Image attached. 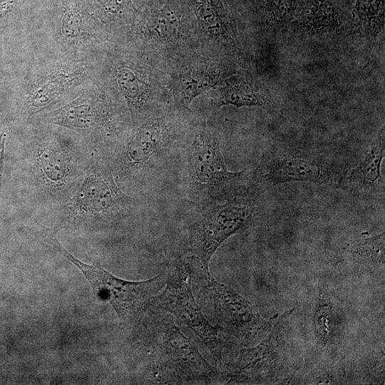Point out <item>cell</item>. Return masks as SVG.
I'll return each mask as SVG.
<instances>
[{
    "instance_id": "cell-1",
    "label": "cell",
    "mask_w": 385,
    "mask_h": 385,
    "mask_svg": "<svg viewBox=\"0 0 385 385\" xmlns=\"http://www.w3.org/2000/svg\"><path fill=\"white\" fill-rule=\"evenodd\" d=\"M145 323V341L157 381L189 384L225 382L222 372L205 361L173 317L151 312Z\"/></svg>"
},
{
    "instance_id": "cell-2",
    "label": "cell",
    "mask_w": 385,
    "mask_h": 385,
    "mask_svg": "<svg viewBox=\"0 0 385 385\" xmlns=\"http://www.w3.org/2000/svg\"><path fill=\"white\" fill-rule=\"evenodd\" d=\"M29 153L31 185L60 205L76 192L92 160L80 143L53 131L31 138Z\"/></svg>"
},
{
    "instance_id": "cell-3",
    "label": "cell",
    "mask_w": 385,
    "mask_h": 385,
    "mask_svg": "<svg viewBox=\"0 0 385 385\" xmlns=\"http://www.w3.org/2000/svg\"><path fill=\"white\" fill-rule=\"evenodd\" d=\"M185 260L199 299L223 331L235 337L244 347L257 344L270 332L279 315L262 317L244 297L215 279L208 267L192 256Z\"/></svg>"
},
{
    "instance_id": "cell-4",
    "label": "cell",
    "mask_w": 385,
    "mask_h": 385,
    "mask_svg": "<svg viewBox=\"0 0 385 385\" xmlns=\"http://www.w3.org/2000/svg\"><path fill=\"white\" fill-rule=\"evenodd\" d=\"M45 241L83 274L99 300L112 306L122 330L133 329L141 324L154 298L165 287L166 274L144 281H127L115 277L99 262L87 265L80 261L52 233L45 235Z\"/></svg>"
},
{
    "instance_id": "cell-5",
    "label": "cell",
    "mask_w": 385,
    "mask_h": 385,
    "mask_svg": "<svg viewBox=\"0 0 385 385\" xmlns=\"http://www.w3.org/2000/svg\"><path fill=\"white\" fill-rule=\"evenodd\" d=\"M294 309L284 312L270 332L257 344L244 347L235 361L223 371L225 382L238 384H272L291 381L294 373L286 363L285 337Z\"/></svg>"
},
{
    "instance_id": "cell-6",
    "label": "cell",
    "mask_w": 385,
    "mask_h": 385,
    "mask_svg": "<svg viewBox=\"0 0 385 385\" xmlns=\"http://www.w3.org/2000/svg\"><path fill=\"white\" fill-rule=\"evenodd\" d=\"M131 205V198L117 184L109 164L97 158L91 160L76 192L60 205V211L75 223L90 225L125 211Z\"/></svg>"
},
{
    "instance_id": "cell-7",
    "label": "cell",
    "mask_w": 385,
    "mask_h": 385,
    "mask_svg": "<svg viewBox=\"0 0 385 385\" xmlns=\"http://www.w3.org/2000/svg\"><path fill=\"white\" fill-rule=\"evenodd\" d=\"M191 282L190 267L185 260L173 262L168 269L164 289L154 298L151 307L173 314L187 325L219 361L227 339L223 329L212 326L204 317L192 294Z\"/></svg>"
},
{
    "instance_id": "cell-8",
    "label": "cell",
    "mask_w": 385,
    "mask_h": 385,
    "mask_svg": "<svg viewBox=\"0 0 385 385\" xmlns=\"http://www.w3.org/2000/svg\"><path fill=\"white\" fill-rule=\"evenodd\" d=\"M252 213V205L240 198L207 205L188 227L190 256L208 267L217 248L245 227Z\"/></svg>"
},
{
    "instance_id": "cell-9",
    "label": "cell",
    "mask_w": 385,
    "mask_h": 385,
    "mask_svg": "<svg viewBox=\"0 0 385 385\" xmlns=\"http://www.w3.org/2000/svg\"><path fill=\"white\" fill-rule=\"evenodd\" d=\"M192 186L207 198L235 197L246 181L245 171L228 170L223 160L218 138L209 130H199L191 145L189 156Z\"/></svg>"
},
{
    "instance_id": "cell-10",
    "label": "cell",
    "mask_w": 385,
    "mask_h": 385,
    "mask_svg": "<svg viewBox=\"0 0 385 385\" xmlns=\"http://www.w3.org/2000/svg\"><path fill=\"white\" fill-rule=\"evenodd\" d=\"M90 83L72 101L38 115L43 123L70 129L88 145H97L109 135L113 128L111 109L103 96Z\"/></svg>"
},
{
    "instance_id": "cell-11",
    "label": "cell",
    "mask_w": 385,
    "mask_h": 385,
    "mask_svg": "<svg viewBox=\"0 0 385 385\" xmlns=\"http://www.w3.org/2000/svg\"><path fill=\"white\" fill-rule=\"evenodd\" d=\"M341 176L339 170L319 158L273 150L263 155L251 184L261 189L287 182L332 184L339 182Z\"/></svg>"
},
{
    "instance_id": "cell-12",
    "label": "cell",
    "mask_w": 385,
    "mask_h": 385,
    "mask_svg": "<svg viewBox=\"0 0 385 385\" xmlns=\"http://www.w3.org/2000/svg\"><path fill=\"white\" fill-rule=\"evenodd\" d=\"M86 71L81 62L56 66L34 79L24 91L18 106L26 120L50 112L66 101L67 96L82 84Z\"/></svg>"
},
{
    "instance_id": "cell-13",
    "label": "cell",
    "mask_w": 385,
    "mask_h": 385,
    "mask_svg": "<svg viewBox=\"0 0 385 385\" xmlns=\"http://www.w3.org/2000/svg\"><path fill=\"white\" fill-rule=\"evenodd\" d=\"M165 135V128L159 121L142 125L117 151L113 164H109L113 174L125 180L141 173L161 152Z\"/></svg>"
},
{
    "instance_id": "cell-14",
    "label": "cell",
    "mask_w": 385,
    "mask_h": 385,
    "mask_svg": "<svg viewBox=\"0 0 385 385\" xmlns=\"http://www.w3.org/2000/svg\"><path fill=\"white\" fill-rule=\"evenodd\" d=\"M56 36L57 41L68 57L81 62L82 54H90L97 20L90 14L83 0L65 4L61 15Z\"/></svg>"
},
{
    "instance_id": "cell-15",
    "label": "cell",
    "mask_w": 385,
    "mask_h": 385,
    "mask_svg": "<svg viewBox=\"0 0 385 385\" xmlns=\"http://www.w3.org/2000/svg\"><path fill=\"white\" fill-rule=\"evenodd\" d=\"M384 232L369 237L351 241L339 248L332 257L335 265L342 262L361 264L374 272H384Z\"/></svg>"
},
{
    "instance_id": "cell-16",
    "label": "cell",
    "mask_w": 385,
    "mask_h": 385,
    "mask_svg": "<svg viewBox=\"0 0 385 385\" xmlns=\"http://www.w3.org/2000/svg\"><path fill=\"white\" fill-rule=\"evenodd\" d=\"M236 107L260 106L277 110L279 105L274 96L265 86L246 80L232 81L222 93L218 106Z\"/></svg>"
},
{
    "instance_id": "cell-17",
    "label": "cell",
    "mask_w": 385,
    "mask_h": 385,
    "mask_svg": "<svg viewBox=\"0 0 385 385\" xmlns=\"http://www.w3.org/2000/svg\"><path fill=\"white\" fill-rule=\"evenodd\" d=\"M342 21L336 8L328 0H312L304 8L298 19V26L312 35L336 33Z\"/></svg>"
},
{
    "instance_id": "cell-18",
    "label": "cell",
    "mask_w": 385,
    "mask_h": 385,
    "mask_svg": "<svg viewBox=\"0 0 385 385\" xmlns=\"http://www.w3.org/2000/svg\"><path fill=\"white\" fill-rule=\"evenodd\" d=\"M384 125L371 144L364 159L354 168L348 177L349 182L356 187L370 188L381 181V164L384 158Z\"/></svg>"
},
{
    "instance_id": "cell-19",
    "label": "cell",
    "mask_w": 385,
    "mask_h": 385,
    "mask_svg": "<svg viewBox=\"0 0 385 385\" xmlns=\"http://www.w3.org/2000/svg\"><path fill=\"white\" fill-rule=\"evenodd\" d=\"M196 11L205 30L228 46L235 45V38L220 0H196Z\"/></svg>"
},
{
    "instance_id": "cell-20",
    "label": "cell",
    "mask_w": 385,
    "mask_h": 385,
    "mask_svg": "<svg viewBox=\"0 0 385 385\" xmlns=\"http://www.w3.org/2000/svg\"><path fill=\"white\" fill-rule=\"evenodd\" d=\"M336 327L337 314L331 297L325 289H321L314 314V332L319 346L324 347L331 342Z\"/></svg>"
},
{
    "instance_id": "cell-21",
    "label": "cell",
    "mask_w": 385,
    "mask_h": 385,
    "mask_svg": "<svg viewBox=\"0 0 385 385\" xmlns=\"http://www.w3.org/2000/svg\"><path fill=\"white\" fill-rule=\"evenodd\" d=\"M115 81L128 105L135 110L141 108L147 93V85L133 69L120 66L115 73Z\"/></svg>"
},
{
    "instance_id": "cell-22",
    "label": "cell",
    "mask_w": 385,
    "mask_h": 385,
    "mask_svg": "<svg viewBox=\"0 0 385 385\" xmlns=\"http://www.w3.org/2000/svg\"><path fill=\"white\" fill-rule=\"evenodd\" d=\"M384 0H356L354 17L366 35L376 37L384 27Z\"/></svg>"
},
{
    "instance_id": "cell-23",
    "label": "cell",
    "mask_w": 385,
    "mask_h": 385,
    "mask_svg": "<svg viewBox=\"0 0 385 385\" xmlns=\"http://www.w3.org/2000/svg\"><path fill=\"white\" fill-rule=\"evenodd\" d=\"M216 82L215 75L203 71L192 68L182 73L180 84L185 106L188 108L194 98L212 88Z\"/></svg>"
},
{
    "instance_id": "cell-24",
    "label": "cell",
    "mask_w": 385,
    "mask_h": 385,
    "mask_svg": "<svg viewBox=\"0 0 385 385\" xmlns=\"http://www.w3.org/2000/svg\"><path fill=\"white\" fill-rule=\"evenodd\" d=\"M90 14L98 21L117 19L127 15L129 0H83Z\"/></svg>"
},
{
    "instance_id": "cell-25",
    "label": "cell",
    "mask_w": 385,
    "mask_h": 385,
    "mask_svg": "<svg viewBox=\"0 0 385 385\" xmlns=\"http://www.w3.org/2000/svg\"><path fill=\"white\" fill-rule=\"evenodd\" d=\"M342 369L337 365L322 364L314 367L308 374L305 384H336L346 381Z\"/></svg>"
},
{
    "instance_id": "cell-26",
    "label": "cell",
    "mask_w": 385,
    "mask_h": 385,
    "mask_svg": "<svg viewBox=\"0 0 385 385\" xmlns=\"http://www.w3.org/2000/svg\"><path fill=\"white\" fill-rule=\"evenodd\" d=\"M296 6L297 0H265V16L270 22L281 24L292 18Z\"/></svg>"
},
{
    "instance_id": "cell-27",
    "label": "cell",
    "mask_w": 385,
    "mask_h": 385,
    "mask_svg": "<svg viewBox=\"0 0 385 385\" xmlns=\"http://www.w3.org/2000/svg\"><path fill=\"white\" fill-rule=\"evenodd\" d=\"M149 28L158 37L168 39L177 31V17L171 11H160L150 19Z\"/></svg>"
},
{
    "instance_id": "cell-28",
    "label": "cell",
    "mask_w": 385,
    "mask_h": 385,
    "mask_svg": "<svg viewBox=\"0 0 385 385\" xmlns=\"http://www.w3.org/2000/svg\"><path fill=\"white\" fill-rule=\"evenodd\" d=\"M26 0H0V26L7 21Z\"/></svg>"
},
{
    "instance_id": "cell-29",
    "label": "cell",
    "mask_w": 385,
    "mask_h": 385,
    "mask_svg": "<svg viewBox=\"0 0 385 385\" xmlns=\"http://www.w3.org/2000/svg\"><path fill=\"white\" fill-rule=\"evenodd\" d=\"M6 140V134L3 132L0 134V189L2 182L3 168H4V158L5 144Z\"/></svg>"
},
{
    "instance_id": "cell-30",
    "label": "cell",
    "mask_w": 385,
    "mask_h": 385,
    "mask_svg": "<svg viewBox=\"0 0 385 385\" xmlns=\"http://www.w3.org/2000/svg\"><path fill=\"white\" fill-rule=\"evenodd\" d=\"M348 1H349V0H348Z\"/></svg>"
}]
</instances>
